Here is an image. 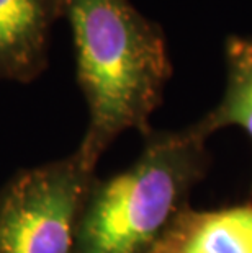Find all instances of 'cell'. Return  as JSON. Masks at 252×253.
Segmentation results:
<instances>
[{
	"mask_svg": "<svg viewBox=\"0 0 252 253\" xmlns=\"http://www.w3.org/2000/svg\"><path fill=\"white\" fill-rule=\"evenodd\" d=\"M71 26L76 75L89 125L76 154L89 170L123 132L152 131L172 77L167 40L157 21L130 0H62Z\"/></svg>",
	"mask_w": 252,
	"mask_h": 253,
	"instance_id": "6da1fadb",
	"label": "cell"
},
{
	"mask_svg": "<svg viewBox=\"0 0 252 253\" xmlns=\"http://www.w3.org/2000/svg\"><path fill=\"white\" fill-rule=\"evenodd\" d=\"M95 178L76 152L12 176L0 191V253H74Z\"/></svg>",
	"mask_w": 252,
	"mask_h": 253,
	"instance_id": "3957f363",
	"label": "cell"
},
{
	"mask_svg": "<svg viewBox=\"0 0 252 253\" xmlns=\"http://www.w3.org/2000/svg\"><path fill=\"white\" fill-rule=\"evenodd\" d=\"M208 169L206 139L192 125L179 131L152 129L133 165L92 183L77 222L74 253H148L189 206Z\"/></svg>",
	"mask_w": 252,
	"mask_h": 253,
	"instance_id": "7a4b0ae2",
	"label": "cell"
},
{
	"mask_svg": "<svg viewBox=\"0 0 252 253\" xmlns=\"http://www.w3.org/2000/svg\"><path fill=\"white\" fill-rule=\"evenodd\" d=\"M226 80L216 106L192 125L198 136L210 139L224 127H241L252 141V36L229 35L224 41Z\"/></svg>",
	"mask_w": 252,
	"mask_h": 253,
	"instance_id": "8992f818",
	"label": "cell"
},
{
	"mask_svg": "<svg viewBox=\"0 0 252 253\" xmlns=\"http://www.w3.org/2000/svg\"><path fill=\"white\" fill-rule=\"evenodd\" d=\"M62 0H0V82L30 84L48 66Z\"/></svg>",
	"mask_w": 252,
	"mask_h": 253,
	"instance_id": "277c9868",
	"label": "cell"
},
{
	"mask_svg": "<svg viewBox=\"0 0 252 253\" xmlns=\"http://www.w3.org/2000/svg\"><path fill=\"white\" fill-rule=\"evenodd\" d=\"M148 253H252V203L177 214Z\"/></svg>",
	"mask_w": 252,
	"mask_h": 253,
	"instance_id": "5b68a950",
	"label": "cell"
}]
</instances>
